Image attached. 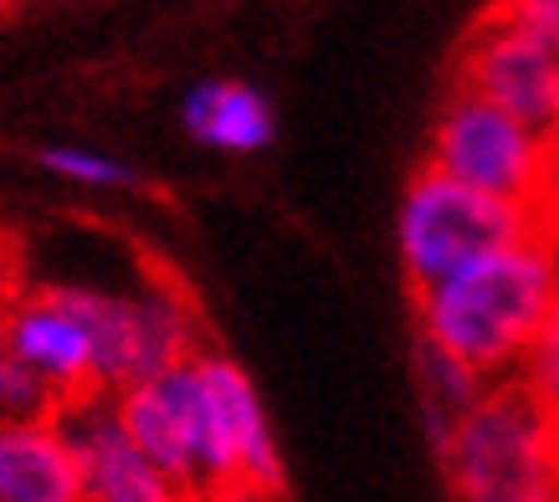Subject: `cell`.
<instances>
[{
  "label": "cell",
  "instance_id": "5bb4252c",
  "mask_svg": "<svg viewBox=\"0 0 559 502\" xmlns=\"http://www.w3.org/2000/svg\"><path fill=\"white\" fill-rule=\"evenodd\" d=\"M509 385H519L528 401L539 405L544 416L559 420V313L534 334V344L524 349V359L513 364Z\"/></svg>",
  "mask_w": 559,
  "mask_h": 502
},
{
  "label": "cell",
  "instance_id": "5b68a950",
  "mask_svg": "<svg viewBox=\"0 0 559 502\" xmlns=\"http://www.w3.org/2000/svg\"><path fill=\"white\" fill-rule=\"evenodd\" d=\"M114 410H119L123 435L175 487H186L195 502L237 487V467H231V452L221 441L216 410H211V395H205L195 359L114 395Z\"/></svg>",
  "mask_w": 559,
  "mask_h": 502
},
{
  "label": "cell",
  "instance_id": "7c38bea8",
  "mask_svg": "<svg viewBox=\"0 0 559 502\" xmlns=\"http://www.w3.org/2000/svg\"><path fill=\"white\" fill-rule=\"evenodd\" d=\"M180 123H186L190 139L226 154H257L277 134L267 98L252 83H231V77H211V83L190 87L186 103H180Z\"/></svg>",
  "mask_w": 559,
  "mask_h": 502
},
{
  "label": "cell",
  "instance_id": "ba28073f",
  "mask_svg": "<svg viewBox=\"0 0 559 502\" xmlns=\"http://www.w3.org/2000/svg\"><path fill=\"white\" fill-rule=\"evenodd\" d=\"M57 426L68 435L83 477V502H195L186 487H175L150 456L123 435L114 395H78L57 405Z\"/></svg>",
  "mask_w": 559,
  "mask_h": 502
},
{
  "label": "cell",
  "instance_id": "8fae6325",
  "mask_svg": "<svg viewBox=\"0 0 559 502\" xmlns=\"http://www.w3.org/2000/svg\"><path fill=\"white\" fill-rule=\"evenodd\" d=\"M0 502H83V477L57 416L0 420Z\"/></svg>",
  "mask_w": 559,
  "mask_h": 502
},
{
  "label": "cell",
  "instance_id": "7a4b0ae2",
  "mask_svg": "<svg viewBox=\"0 0 559 502\" xmlns=\"http://www.w3.org/2000/svg\"><path fill=\"white\" fill-rule=\"evenodd\" d=\"M437 462L452 502H559L555 420L509 380L488 385Z\"/></svg>",
  "mask_w": 559,
  "mask_h": 502
},
{
  "label": "cell",
  "instance_id": "277c9868",
  "mask_svg": "<svg viewBox=\"0 0 559 502\" xmlns=\"http://www.w3.org/2000/svg\"><path fill=\"white\" fill-rule=\"evenodd\" d=\"M83 319L93 338V390L123 395L165 369L201 354V323L180 287L154 283L139 292H103V287H51Z\"/></svg>",
  "mask_w": 559,
  "mask_h": 502
},
{
  "label": "cell",
  "instance_id": "e0dca14e",
  "mask_svg": "<svg viewBox=\"0 0 559 502\" xmlns=\"http://www.w3.org/2000/svg\"><path fill=\"white\" fill-rule=\"evenodd\" d=\"M201 502H283V498H267V492H252V487H226V492H211Z\"/></svg>",
  "mask_w": 559,
  "mask_h": 502
},
{
  "label": "cell",
  "instance_id": "52a82bcc",
  "mask_svg": "<svg viewBox=\"0 0 559 502\" xmlns=\"http://www.w3.org/2000/svg\"><path fill=\"white\" fill-rule=\"evenodd\" d=\"M462 93L544 134L559 113V57L492 11L462 51Z\"/></svg>",
  "mask_w": 559,
  "mask_h": 502
},
{
  "label": "cell",
  "instance_id": "9c48e42d",
  "mask_svg": "<svg viewBox=\"0 0 559 502\" xmlns=\"http://www.w3.org/2000/svg\"><path fill=\"white\" fill-rule=\"evenodd\" d=\"M0 338L5 354L57 395V405L93 395V338L68 308V298H57L51 287L11 302L0 313Z\"/></svg>",
  "mask_w": 559,
  "mask_h": 502
},
{
  "label": "cell",
  "instance_id": "3957f363",
  "mask_svg": "<svg viewBox=\"0 0 559 502\" xmlns=\"http://www.w3.org/2000/svg\"><path fill=\"white\" fill-rule=\"evenodd\" d=\"M544 220L534 205L492 201L473 184H457L426 165L411 175L406 195H401V216H395V247H401V267L411 287L447 283L452 272L473 267L477 256L498 247H513L524 236H539Z\"/></svg>",
  "mask_w": 559,
  "mask_h": 502
},
{
  "label": "cell",
  "instance_id": "9a60e30c",
  "mask_svg": "<svg viewBox=\"0 0 559 502\" xmlns=\"http://www.w3.org/2000/svg\"><path fill=\"white\" fill-rule=\"evenodd\" d=\"M41 165L72 184H93V190H129V184H139V175L129 165H119V159H108L98 150H78V144L41 150Z\"/></svg>",
  "mask_w": 559,
  "mask_h": 502
},
{
  "label": "cell",
  "instance_id": "d6986e66",
  "mask_svg": "<svg viewBox=\"0 0 559 502\" xmlns=\"http://www.w3.org/2000/svg\"><path fill=\"white\" fill-rule=\"evenodd\" d=\"M555 441H559V420H555Z\"/></svg>",
  "mask_w": 559,
  "mask_h": 502
},
{
  "label": "cell",
  "instance_id": "30bf717a",
  "mask_svg": "<svg viewBox=\"0 0 559 502\" xmlns=\"http://www.w3.org/2000/svg\"><path fill=\"white\" fill-rule=\"evenodd\" d=\"M195 364H201L205 395H211V410H216L221 441H226L231 467H237V487L283 498V456H277L267 410H262V395H257V385L247 380V369L216 349H201Z\"/></svg>",
  "mask_w": 559,
  "mask_h": 502
},
{
  "label": "cell",
  "instance_id": "8992f818",
  "mask_svg": "<svg viewBox=\"0 0 559 502\" xmlns=\"http://www.w3.org/2000/svg\"><path fill=\"white\" fill-rule=\"evenodd\" d=\"M431 169L457 184H473L492 201L534 205V211H544L559 180L539 129H528L462 87L441 103V118L431 129Z\"/></svg>",
  "mask_w": 559,
  "mask_h": 502
},
{
  "label": "cell",
  "instance_id": "ac0fdd59",
  "mask_svg": "<svg viewBox=\"0 0 559 502\" xmlns=\"http://www.w3.org/2000/svg\"><path fill=\"white\" fill-rule=\"evenodd\" d=\"M544 144H549V159H555V175H559V113H555V123L544 129Z\"/></svg>",
  "mask_w": 559,
  "mask_h": 502
},
{
  "label": "cell",
  "instance_id": "4fadbf2b",
  "mask_svg": "<svg viewBox=\"0 0 559 502\" xmlns=\"http://www.w3.org/2000/svg\"><path fill=\"white\" fill-rule=\"evenodd\" d=\"M488 385L492 380H483L477 369H467L462 359L416 338V395H421V420L426 435H431V452H441V441L457 431V420L488 395Z\"/></svg>",
  "mask_w": 559,
  "mask_h": 502
},
{
  "label": "cell",
  "instance_id": "2e32d148",
  "mask_svg": "<svg viewBox=\"0 0 559 502\" xmlns=\"http://www.w3.org/2000/svg\"><path fill=\"white\" fill-rule=\"evenodd\" d=\"M498 16L513 21L519 32H528L559 57V0H503Z\"/></svg>",
  "mask_w": 559,
  "mask_h": 502
},
{
  "label": "cell",
  "instance_id": "6da1fadb",
  "mask_svg": "<svg viewBox=\"0 0 559 502\" xmlns=\"http://www.w3.org/2000/svg\"><path fill=\"white\" fill-rule=\"evenodd\" d=\"M559 313V256L549 236L477 256L473 267L416 292V323L431 349L452 354L483 380H509L544 323Z\"/></svg>",
  "mask_w": 559,
  "mask_h": 502
},
{
  "label": "cell",
  "instance_id": "ffe728a7",
  "mask_svg": "<svg viewBox=\"0 0 559 502\" xmlns=\"http://www.w3.org/2000/svg\"><path fill=\"white\" fill-rule=\"evenodd\" d=\"M0 354H5V338H0Z\"/></svg>",
  "mask_w": 559,
  "mask_h": 502
}]
</instances>
